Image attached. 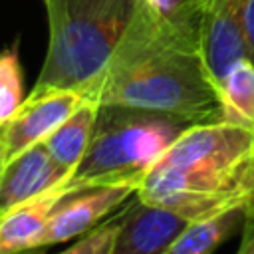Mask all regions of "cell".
Listing matches in <instances>:
<instances>
[{"label":"cell","mask_w":254,"mask_h":254,"mask_svg":"<svg viewBox=\"0 0 254 254\" xmlns=\"http://www.w3.org/2000/svg\"><path fill=\"white\" fill-rule=\"evenodd\" d=\"M79 91L99 107L157 111L189 123L222 121L220 97L200 56L196 20L185 2L175 16H163L139 0L109 62Z\"/></svg>","instance_id":"6da1fadb"},{"label":"cell","mask_w":254,"mask_h":254,"mask_svg":"<svg viewBox=\"0 0 254 254\" xmlns=\"http://www.w3.org/2000/svg\"><path fill=\"white\" fill-rule=\"evenodd\" d=\"M48 52L32 93L81 89L109 62L139 0H44Z\"/></svg>","instance_id":"7a4b0ae2"},{"label":"cell","mask_w":254,"mask_h":254,"mask_svg":"<svg viewBox=\"0 0 254 254\" xmlns=\"http://www.w3.org/2000/svg\"><path fill=\"white\" fill-rule=\"evenodd\" d=\"M192 123L157 111L99 107L89 149L67 187L77 192L103 185H133L163 157L173 141Z\"/></svg>","instance_id":"3957f363"},{"label":"cell","mask_w":254,"mask_h":254,"mask_svg":"<svg viewBox=\"0 0 254 254\" xmlns=\"http://www.w3.org/2000/svg\"><path fill=\"white\" fill-rule=\"evenodd\" d=\"M244 2L246 0H185V8L196 20L200 56L216 91L232 65L250 58V46L242 26Z\"/></svg>","instance_id":"277c9868"},{"label":"cell","mask_w":254,"mask_h":254,"mask_svg":"<svg viewBox=\"0 0 254 254\" xmlns=\"http://www.w3.org/2000/svg\"><path fill=\"white\" fill-rule=\"evenodd\" d=\"M87 99L79 89H54L30 93L6 121V163L22 151L44 143Z\"/></svg>","instance_id":"5b68a950"},{"label":"cell","mask_w":254,"mask_h":254,"mask_svg":"<svg viewBox=\"0 0 254 254\" xmlns=\"http://www.w3.org/2000/svg\"><path fill=\"white\" fill-rule=\"evenodd\" d=\"M135 192L137 189L133 185H103L69 192L54 208L42 248L83 236L125 204Z\"/></svg>","instance_id":"8992f818"},{"label":"cell","mask_w":254,"mask_h":254,"mask_svg":"<svg viewBox=\"0 0 254 254\" xmlns=\"http://www.w3.org/2000/svg\"><path fill=\"white\" fill-rule=\"evenodd\" d=\"M71 171L64 169L48 151L46 143H38L6 163L0 177V214L28 202L71 179Z\"/></svg>","instance_id":"52a82bcc"},{"label":"cell","mask_w":254,"mask_h":254,"mask_svg":"<svg viewBox=\"0 0 254 254\" xmlns=\"http://www.w3.org/2000/svg\"><path fill=\"white\" fill-rule=\"evenodd\" d=\"M187 224L189 220L183 216L167 208L145 204L133 194L109 254H163Z\"/></svg>","instance_id":"ba28073f"},{"label":"cell","mask_w":254,"mask_h":254,"mask_svg":"<svg viewBox=\"0 0 254 254\" xmlns=\"http://www.w3.org/2000/svg\"><path fill=\"white\" fill-rule=\"evenodd\" d=\"M73 192L67 183L0 214V254H26L42 248L54 208Z\"/></svg>","instance_id":"9c48e42d"},{"label":"cell","mask_w":254,"mask_h":254,"mask_svg":"<svg viewBox=\"0 0 254 254\" xmlns=\"http://www.w3.org/2000/svg\"><path fill=\"white\" fill-rule=\"evenodd\" d=\"M246 206L230 208L216 216L189 222L163 254H212L246 220Z\"/></svg>","instance_id":"30bf717a"},{"label":"cell","mask_w":254,"mask_h":254,"mask_svg":"<svg viewBox=\"0 0 254 254\" xmlns=\"http://www.w3.org/2000/svg\"><path fill=\"white\" fill-rule=\"evenodd\" d=\"M99 105L85 101L77 111H73L44 143L52 157L67 171H75L85 157L97 121Z\"/></svg>","instance_id":"8fae6325"},{"label":"cell","mask_w":254,"mask_h":254,"mask_svg":"<svg viewBox=\"0 0 254 254\" xmlns=\"http://www.w3.org/2000/svg\"><path fill=\"white\" fill-rule=\"evenodd\" d=\"M222 121L254 129V60L244 58L232 65L218 85Z\"/></svg>","instance_id":"7c38bea8"},{"label":"cell","mask_w":254,"mask_h":254,"mask_svg":"<svg viewBox=\"0 0 254 254\" xmlns=\"http://www.w3.org/2000/svg\"><path fill=\"white\" fill-rule=\"evenodd\" d=\"M24 101V75L16 48L0 52V125L6 123Z\"/></svg>","instance_id":"4fadbf2b"},{"label":"cell","mask_w":254,"mask_h":254,"mask_svg":"<svg viewBox=\"0 0 254 254\" xmlns=\"http://www.w3.org/2000/svg\"><path fill=\"white\" fill-rule=\"evenodd\" d=\"M125 212H127V204H121L119 210H115L105 220H101L95 228H91L89 232L79 236L69 248H65L60 254H109L113 248V242L123 226Z\"/></svg>","instance_id":"5bb4252c"},{"label":"cell","mask_w":254,"mask_h":254,"mask_svg":"<svg viewBox=\"0 0 254 254\" xmlns=\"http://www.w3.org/2000/svg\"><path fill=\"white\" fill-rule=\"evenodd\" d=\"M236 254H254V208L246 212V220L242 224V240Z\"/></svg>","instance_id":"9a60e30c"},{"label":"cell","mask_w":254,"mask_h":254,"mask_svg":"<svg viewBox=\"0 0 254 254\" xmlns=\"http://www.w3.org/2000/svg\"><path fill=\"white\" fill-rule=\"evenodd\" d=\"M242 26L250 46V58L254 60V0H246L242 6Z\"/></svg>","instance_id":"2e32d148"},{"label":"cell","mask_w":254,"mask_h":254,"mask_svg":"<svg viewBox=\"0 0 254 254\" xmlns=\"http://www.w3.org/2000/svg\"><path fill=\"white\" fill-rule=\"evenodd\" d=\"M147 6H151L157 14H163V16H175L179 10H181V6H183V2L185 0H143Z\"/></svg>","instance_id":"e0dca14e"},{"label":"cell","mask_w":254,"mask_h":254,"mask_svg":"<svg viewBox=\"0 0 254 254\" xmlns=\"http://www.w3.org/2000/svg\"><path fill=\"white\" fill-rule=\"evenodd\" d=\"M6 167V123L0 125V177Z\"/></svg>","instance_id":"ac0fdd59"},{"label":"cell","mask_w":254,"mask_h":254,"mask_svg":"<svg viewBox=\"0 0 254 254\" xmlns=\"http://www.w3.org/2000/svg\"><path fill=\"white\" fill-rule=\"evenodd\" d=\"M252 208H254V206H252ZM248 210H250V208H248Z\"/></svg>","instance_id":"d6986e66"}]
</instances>
